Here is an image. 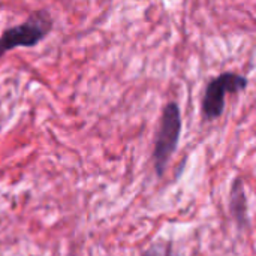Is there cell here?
Listing matches in <instances>:
<instances>
[{
  "label": "cell",
  "instance_id": "cell-1",
  "mask_svg": "<svg viewBox=\"0 0 256 256\" xmlns=\"http://www.w3.org/2000/svg\"><path fill=\"white\" fill-rule=\"evenodd\" d=\"M52 18L48 10H33L21 24L8 27L0 34V58L18 48H33L40 44L52 30Z\"/></svg>",
  "mask_w": 256,
  "mask_h": 256
},
{
  "label": "cell",
  "instance_id": "cell-2",
  "mask_svg": "<svg viewBox=\"0 0 256 256\" xmlns=\"http://www.w3.org/2000/svg\"><path fill=\"white\" fill-rule=\"evenodd\" d=\"M182 124L183 122H182V111L178 104L174 100L168 102L160 116L159 129L154 140V150H153V162L158 177H162L165 174L168 162L178 147Z\"/></svg>",
  "mask_w": 256,
  "mask_h": 256
},
{
  "label": "cell",
  "instance_id": "cell-3",
  "mask_svg": "<svg viewBox=\"0 0 256 256\" xmlns=\"http://www.w3.org/2000/svg\"><path fill=\"white\" fill-rule=\"evenodd\" d=\"M248 76L236 72H224L207 82L202 96V116L207 122L222 117L228 93H240L248 88Z\"/></svg>",
  "mask_w": 256,
  "mask_h": 256
},
{
  "label": "cell",
  "instance_id": "cell-4",
  "mask_svg": "<svg viewBox=\"0 0 256 256\" xmlns=\"http://www.w3.org/2000/svg\"><path fill=\"white\" fill-rule=\"evenodd\" d=\"M230 212H231V216H232L236 225L240 230H248L250 226L248 196H246V189H244V184H243L242 178H237L231 186Z\"/></svg>",
  "mask_w": 256,
  "mask_h": 256
},
{
  "label": "cell",
  "instance_id": "cell-5",
  "mask_svg": "<svg viewBox=\"0 0 256 256\" xmlns=\"http://www.w3.org/2000/svg\"><path fill=\"white\" fill-rule=\"evenodd\" d=\"M142 256H177L174 252V248H172V243L171 242H158V243H153Z\"/></svg>",
  "mask_w": 256,
  "mask_h": 256
}]
</instances>
